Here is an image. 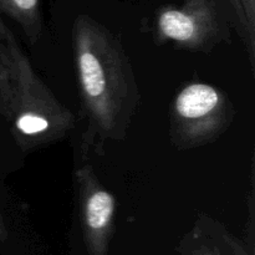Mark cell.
Masks as SVG:
<instances>
[{
	"label": "cell",
	"instance_id": "1",
	"mask_svg": "<svg viewBox=\"0 0 255 255\" xmlns=\"http://www.w3.org/2000/svg\"><path fill=\"white\" fill-rule=\"evenodd\" d=\"M75 72L86 129L82 152L104 153L107 141L126 138L141 102L138 84L121 40L81 14L72 25Z\"/></svg>",
	"mask_w": 255,
	"mask_h": 255
},
{
	"label": "cell",
	"instance_id": "2",
	"mask_svg": "<svg viewBox=\"0 0 255 255\" xmlns=\"http://www.w3.org/2000/svg\"><path fill=\"white\" fill-rule=\"evenodd\" d=\"M0 55L10 86L7 121L15 143L25 153L62 141L76 125L32 67L29 57L0 14Z\"/></svg>",
	"mask_w": 255,
	"mask_h": 255
},
{
	"label": "cell",
	"instance_id": "3",
	"mask_svg": "<svg viewBox=\"0 0 255 255\" xmlns=\"http://www.w3.org/2000/svg\"><path fill=\"white\" fill-rule=\"evenodd\" d=\"M227 92L206 82H191L177 92L169 110V137L178 149L199 148L217 141L236 119Z\"/></svg>",
	"mask_w": 255,
	"mask_h": 255
},
{
	"label": "cell",
	"instance_id": "4",
	"mask_svg": "<svg viewBox=\"0 0 255 255\" xmlns=\"http://www.w3.org/2000/svg\"><path fill=\"white\" fill-rule=\"evenodd\" d=\"M229 17L217 0H184L181 6H162L154 19V41L208 52L221 42L231 41Z\"/></svg>",
	"mask_w": 255,
	"mask_h": 255
},
{
	"label": "cell",
	"instance_id": "5",
	"mask_svg": "<svg viewBox=\"0 0 255 255\" xmlns=\"http://www.w3.org/2000/svg\"><path fill=\"white\" fill-rule=\"evenodd\" d=\"M75 183L87 255H109L116 222V197L100 182L90 163L75 171Z\"/></svg>",
	"mask_w": 255,
	"mask_h": 255
},
{
	"label": "cell",
	"instance_id": "6",
	"mask_svg": "<svg viewBox=\"0 0 255 255\" xmlns=\"http://www.w3.org/2000/svg\"><path fill=\"white\" fill-rule=\"evenodd\" d=\"M0 14L14 20L29 40L35 45L44 30L40 0H0Z\"/></svg>",
	"mask_w": 255,
	"mask_h": 255
},
{
	"label": "cell",
	"instance_id": "7",
	"mask_svg": "<svg viewBox=\"0 0 255 255\" xmlns=\"http://www.w3.org/2000/svg\"><path fill=\"white\" fill-rule=\"evenodd\" d=\"M252 70H255V0H224Z\"/></svg>",
	"mask_w": 255,
	"mask_h": 255
},
{
	"label": "cell",
	"instance_id": "8",
	"mask_svg": "<svg viewBox=\"0 0 255 255\" xmlns=\"http://www.w3.org/2000/svg\"><path fill=\"white\" fill-rule=\"evenodd\" d=\"M194 227L198 228L207 238L211 239L221 251H227L229 255H254L243 242L239 241L223 224L208 214L199 213Z\"/></svg>",
	"mask_w": 255,
	"mask_h": 255
},
{
	"label": "cell",
	"instance_id": "9",
	"mask_svg": "<svg viewBox=\"0 0 255 255\" xmlns=\"http://www.w3.org/2000/svg\"><path fill=\"white\" fill-rule=\"evenodd\" d=\"M177 249L181 255H224L223 252L196 227L183 237Z\"/></svg>",
	"mask_w": 255,
	"mask_h": 255
},
{
	"label": "cell",
	"instance_id": "10",
	"mask_svg": "<svg viewBox=\"0 0 255 255\" xmlns=\"http://www.w3.org/2000/svg\"><path fill=\"white\" fill-rule=\"evenodd\" d=\"M10 107V86L6 69L0 55V116L7 119Z\"/></svg>",
	"mask_w": 255,
	"mask_h": 255
},
{
	"label": "cell",
	"instance_id": "11",
	"mask_svg": "<svg viewBox=\"0 0 255 255\" xmlns=\"http://www.w3.org/2000/svg\"><path fill=\"white\" fill-rule=\"evenodd\" d=\"M9 237V231H7L6 223H5L4 216H2L1 207H0V242H5Z\"/></svg>",
	"mask_w": 255,
	"mask_h": 255
}]
</instances>
